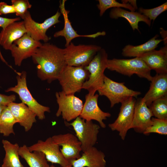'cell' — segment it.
<instances>
[{"label":"cell","instance_id":"52a82bcc","mask_svg":"<svg viewBox=\"0 0 167 167\" xmlns=\"http://www.w3.org/2000/svg\"><path fill=\"white\" fill-rule=\"evenodd\" d=\"M97 91L99 95L105 96L109 99L111 108L128 98L137 97L141 94L140 92L128 88L124 85V83L116 82L105 75L102 86Z\"/></svg>","mask_w":167,"mask_h":167},{"label":"cell","instance_id":"74e56055","mask_svg":"<svg viewBox=\"0 0 167 167\" xmlns=\"http://www.w3.org/2000/svg\"><path fill=\"white\" fill-rule=\"evenodd\" d=\"M7 106L0 105V117L4 109Z\"/></svg>","mask_w":167,"mask_h":167},{"label":"cell","instance_id":"d4e9b609","mask_svg":"<svg viewBox=\"0 0 167 167\" xmlns=\"http://www.w3.org/2000/svg\"><path fill=\"white\" fill-rule=\"evenodd\" d=\"M2 142L5 154L1 167H25L19 160V144L6 139H2Z\"/></svg>","mask_w":167,"mask_h":167},{"label":"cell","instance_id":"ac0fdd59","mask_svg":"<svg viewBox=\"0 0 167 167\" xmlns=\"http://www.w3.org/2000/svg\"><path fill=\"white\" fill-rule=\"evenodd\" d=\"M152 113L142 98L135 102L134 114L130 129H133L139 133H142L152 123Z\"/></svg>","mask_w":167,"mask_h":167},{"label":"cell","instance_id":"e0dca14e","mask_svg":"<svg viewBox=\"0 0 167 167\" xmlns=\"http://www.w3.org/2000/svg\"><path fill=\"white\" fill-rule=\"evenodd\" d=\"M149 69L158 74H167V45L159 50H153L139 56Z\"/></svg>","mask_w":167,"mask_h":167},{"label":"cell","instance_id":"5b68a950","mask_svg":"<svg viewBox=\"0 0 167 167\" xmlns=\"http://www.w3.org/2000/svg\"><path fill=\"white\" fill-rule=\"evenodd\" d=\"M26 77L25 71L17 73V85L7 88L5 92H13L16 93L22 102L32 110L39 119L43 120L45 118V113L50 112V108L40 104L33 97L27 87Z\"/></svg>","mask_w":167,"mask_h":167},{"label":"cell","instance_id":"44dd1931","mask_svg":"<svg viewBox=\"0 0 167 167\" xmlns=\"http://www.w3.org/2000/svg\"><path fill=\"white\" fill-rule=\"evenodd\" d=\"M151 82L149 90L142 98L148 107L155 100L167 96V74H156Z\"/></svg>","mask_w":167,"mask_h":167},{"label":"cell","instance_id":"d6a6232c","mask_svg":"<svg viewBox=\"0 0 167 167\" xmlns=\"http://www.w3.org/2000/svg\"><path fill=\"white\" fill-rule=\"evenodd\" d=\"M13 13H15V11L12 5H8L3 2H0V15Z\"/></svg>","mask_w":167,"mask_h":167},{"label":"cell","instance_id":"8992f818","mask_svg":"<svg viewBox=\"0 0 167 167\" xmlns=\"http://www.w3.org/2000/svg\"><path fill=\"white\" fill-rule=\"evenodd\" d=\"M97 45H75L71 42L64 49L66 65L74 66H87L101 49Z\"/></svg>","mask_w":167,"mask_h":167},{"label":"cell","instance_id":"603a6c76","mask_svg":"<svg viewBox=\"0 0 167 167\" xmlns=\"http://www.w3.org/2000/svg\"><path fill=\"white\" fill-rule=\"evenodd\" d=\"M109 16L112 19H117L120 17L126 19L133 31L137 30L139 32V22H144L149 27L151 25V21L139 12L128 11L122 8H113L109 13Z\"/></svg>","mask_w":167,"mask_h":167},{"label":"cell","instance_id":"f35d334b","mask_svg":"<svg viewBox=\"0 0 167 167\" xmlns=\"http://www.w3.org/2000/svg\"><path fill=\"white\" fill-rule=\"evenodd\" d=\"M49 167H55V166L53 165H51L49 166ZM61 167H72V165L71 164H70L66 166Z\"/></svg>","mask_w":167,"mask_h":167},{"label":"cell","instance_id":"3957f363","mask_svg":"<svg viewBox=\"0 0 167 167\" xmlns=\"http://www.w3.org/2000/svg\"><path fill=\"white\" fill-rule=\"evenodd\" d=\"M107 68L129 77L136 74L150 81L153 78L151 74V70L144 62L139 57L128 59H108Z\"/></svg>","mask_w":167,"mask_h":167},{"label":"cell","instance_id":"277c9868","mask_svg":"<svg viewBox=\"0 0 167 167\" xmlns=\"http://www.w3.org/2000/svg\"><path fill=\"white\" fill-rule=\"evenodd\" d=\"M89 75V73L85 66L66 65L58 79L61 86L62 91L66 94H74L80 91Z\"/></svg>","mask_w":167,"mask_h":167},{"label":"cell","instance_id":"8d00e7d4","mask_svg":"<svg viewBox=\"0 0 167 167\" xmlns=\"http://www.w3.org/2000/svg\"><path fill=\"white\" fill-rule=\"evenodd\" d=\"M160 30V33L163 38L162 40L164 42V44L165 45H167V31L162 28H161Z\"/></svg>","mask_w":167,"mask_h":167},{"label":"cell","instance_id":"1f68e13d","mask_svg":"<svg viewBox=\"0 0 167 167\" xmlns=\"http://www.w3.org/2000/svg\"><path fill=\"white\" fill-rule=\"evenodd\" d=\"M11 2L15 10L16 15L23 19H24L28 9L32 7V5L27 0H12Z\"/></svg>","mask_w":167,"mask_h":167},{"label":"cell","instance_id":"836d02e7","mask_svg":"<svg viewBox=\"0 0 167 167\" xmlns=\"http://www.w3.org/2000/svg\"><path fill=\"white\" fill-rule=\"evenodd\" d=\"M16 98L15 95L8 96L0 94V105L7 106L10 103L15 101Z\"/></svg>","mask_w":167,"mask_h":167},{"label":"cell","instance_id":"83f0119b","mask_svg":"<svg viewBox=\"0 0 167 167\" xmlns=\"http://www.w3.org/2000/svg\"><path fill=\"white\" fill-rule=\"evenodd\" d=\"M149 108L156 118L167 119V96L155 100Z\"/></svg>","mask_w":167,"mask_h":167},{"label":"cell","instance_id":"9c48e42d","mask_svg":"<svg viewBox=\"0 0 167 167\" xmlns=\"http://www.w3.org/2000/svg\"><path fill=\"white\" fill-rule=\"evenodd\" d=\"M58 108L56 115H61L66 122H69L79 116L83 104L82 100L74 94L67 95L62 91L55 93Z\"/></svg>","mask_w":167,"mask_h":167},{"label":"cell","instance_id":"d6986e66","mask_svg":"<svg viewBox=\"0 0 167 167\" xmlns=\"http://www.w3.org/2000/svg\"><path fill=\"white\" fill-rule=\"evenodd\" d=\"M78 159L70 162L72 167H106L104 153L94 146L84 152Z\"/></svg>","mask_w":167,"mask_h":167},{"label":"cell","instance_id":"e575fe53","mask_svg":"<svg viewBox=\"0 0 167 167\" xmlns=\"http://www.w3.org/2000/svg\"><path fill=\"white\" fill-rule=\"evenodd\" d=\"M21 19L19 17L8 18L0 17V27L4 29L8 24L15 22L19 21Z\"/></svg>","mask_w":167,"mask_h":167},{"label":"cell","instance_id":"9a60e30c","mask_svg":"<svg viewBox=\"0 0 167 167\" xmlns=\"http://www.w3.org/2000/svg\"><path fill=\"white\" fill-rule=\"evenodd\" d=\"M99 95L97 94L91 95L88 93L85 96V100L80 117L86 121L95 120L99 124L102 128H105L106 125L103 121L111 116L110 113L104 112L98 105Z\"/></svg>","mask_w":167,"mask_h":167},{"label":"cell","instance_id":"cb8c5ba5","mask_svg":"<svg viewBox=\"0 0 167 167\" xmlns=\"http://www.w3.org/2000/svg\"><path fill=\"white\" fill-rule=\"evenodd\" d=\"M156 34L145 43L138 45H128L122 49V54L125 57H137L141 55L155 49L158 44L163 41L162 39H158Z\"/></svg>","mask_w":167,"mask_h":167},{"label":"cell","instance_id":"2e32d148","mask_svg":"<svg viewBox=\"0 0 167 167\" xmlns=\"http://www.w3.org/2000/svg\"><path fill=\"white\" fill-rule=\"evenodd\" d=\"M66 0H62L60 2L59 8L61 13L62 14L64 19V27L62 29L55 32L54 36L58 37L62 36L66 40L65 47L68 46L71 41L78 37H83L95 38L100 36H104L106 34L105 31L98 32L89 35H79L72 27L68 18L69 11L67 10L65 8V3Z\"/></svg>","mask_w":167,"mask_h":167},{"label":"cell","instance_id":"4dcf8cb0","mask_svg":"<svg viewBox=\"0 0 167 167\" xmlns=\"http://www.w3.org/2000/svg\"><path fill=\"white\" fill-rule=\"evenodd\" d=\"M167 10V2L156 7L145 9L142 7L138 8V12L147 17L150 21H154L160 14Z\"/></svg>","mask_w":167,"mask_h":167},{"label":"cell","instance_id":"ffe728a7","mask_svg":"<svg viewBox=\"0 0 167 167\" xmlns=\"http://www.w3.org/2000/svg\"><path fill=\"white\" fill-rule=\"evenodd\" d=\"M7 106L10 109L17 123L24 128L26 132L29 131L33 123L36 121V114L22 102H12Z\"/></svg>","mask_w":167,"mask_h":167},{"label":"cell","instance_id":"7a4b0ae2","mask_svg":"<svg viewBox=\"0 0 167 167\" xmlns=\"http://www.w3.org/2000/svg\"><path fill=\"white\" fill-rule=\"evenodd\" d=\"M108 59L106 51L101 48L89 64L85 66L89 75L88 80L84 84L82 89L87 90L89 94L94 95L102 86L105 76L104 72L107 68Z\"/></svg>","mask_w":167,"mask_h":167},{"label":"cell","instance_id":"7402d4cb","mask_svg":"<svg viewBox=\"0 0 167 167\" xmlns=\"http://www.w3.org/2000/svg\"><path fill=\"white\" fill-rule=\"evenodd\" d=\"M26 33L23 21L8 24L0 32V45L6 50H10L13 42Z\"/></svg>","mask_w":167,"mask_h":167},{"label":"cell","instance_id":"484cf974","mask_svg":"<svg viewBox=\"0 0 167 167\" xmlns=\"http://www.w3.org/2000/svg\"><path fill=\"white\" fill-rule=\"evenodd\" d=\"M19 154L30 167H49L44 153L38 151L31 152L26 145L19 147Z\"/></svg>","mask_w":167,"mask_h":167},{"label":"cell","instance_id":"7c38bea8","mask_svg":"<svg viewBox=\"0 0 167 167\" xmlns=\"http://www.w3.org/2000/svg\"><path fill=\"white\" fill-rule=\"evenodd\" d=\"M42 44L40 41L32 39L27 33L14 41L10 50L15 65L20 66L23 61L32 57Z\"/></svg>","mask_w":167,"mask_h":167},{"label":"cell","instance_id":"ba28073f","mask_svg":"<svg viewBox=\"0 0 167 167\" xmlns=\"http://www.w3.org/2000/svg\"><path fill=\"white\" fill-rule=\"evenodd\" d=\"M66 123L73 127L76 136L81 143L83 152L94 146L97 141L100 128L99 125L93 123L92 121H86L80 116L71 123Z\"/></svg>","mask_w":167,"mask_h":167},{"label":"cell","instance_id":"5bb4252c","mask_svg":"<svg viewBox=\"0 0 167 167\" xmlns=\"http://www.w3.org/2000/svg\"><path fill=\"white\" fill-rule=\"evenodd\" d=\"M51 137L55 143L62 147L60 151L64 157L70 162L80 157L81 143L76 136L67 133L54 135Z\"/></svg>","mask_w":167,"mask_h":167},{"label":"cell","instance_id":"d590c367","mask_svg":"<svg viewBox=\"0 0 167 167\" xmlns=\"http://www.w3.org/2000/svg\"><path fill=\"white\" fill-rule=\"evenodd\" d=\"M122 3L126 4L128 3L132 6L135 10L138 9V7L137 5L136 0H122Z\"/></svg>","mask_w":167,"mask_h":167},{"label":"cell","instance_id":"4316f807","mask_svg":"<svg viewBox=\"0 0 167 167\" xmlns=\"http://www.w3.org/2000/svg\"><path fill=\"white\" fill-rule=\"evenodd\" d=\"M17 122L10 109L7 106L0 117V133L4 136L15 134L13 127Z\"/></svg>","mask_w":167,"mask_h":167},{"label":"cell","instance_id":"30bf717a","mask_svg":"<svg viewBox=\"0 0 167 167\" xmlns=\"http://www.w3.org/2000/svg\"><path fill=\"white\" fill-rule=\"evenodd\" d=\"M61 14V13L58 11L54 15L45 19L43 22L39 23L33 19L28 11L23 19L26 33L35 40H41L45 43L47 42L50 38L46 35V32L50 27L60 22L59 19Z\"/></svg>","mask_w":167,"mask_h":167},{"label":"cell","instance_id":"8fae6325","mask_svg":"<svg viewBox=\"0 0 167 167\" xmlns=\"http://www.w3.org/2000/svg\"><path fill=\"white\" fill-rule=\"evenodd\" d=\"M136 101L134 97L126 99L121 103L118 116L115 121L108 125L112 131H117L124 140L132 123Z\"/></svg>","mask_w":167,"mask_h":167},{"label":"cell","instance_id":"6da1fadb","mask_svg":"<svg viewBox=\"0 0 167 167\" xmlns=\"http://www.w3.org/2000/svg\"><path fill=\"white\" fill-rule=\"evenodd\" d=\"M32 57L37 65L38 77L49 83L58 79L66 65L63 49L48 42L42 44Z\"/></svg>","mask_w":167,"mask_h":167},{"label":"cell","instance_id":"f1b7e54d","mask_svg":"<svg viewBox=\"0 0 167 167\" xmlns=\"http://www.w3.org/2000/svg\"><path fill=\"white\" fill-rule=\"evenodd\" d=\"M97 6L100 10V15L101 16L108 9L113 8H124L130 11H135L134 8L128 3H120L116 0H98Z\"/></svg>","mask_w":167,"mask_h":167},{"label":"cell","instance_id":"f546056e","mask_svg":"<svg viewBox=\"0 0 167 167\" xmlns=\"http://www.w3.org/2000/svg\"><path fill=\"white\" fill-rule=\"evenodd\" d=\"M152 125L143 133L145 135L151 133H156L160 135H167V119H162L152 118Z\"/></svg>","mask_w":167,"mask_h":167},{"label":"cell","instance_id":"4fadbf2b","mask_svg":"<svg viewBox=\"0 0 167 167\" xmlns=\"http://www.w3.org/2000/svg\"><path fill=\"white\" fill-rule=\"evenodd\" d=\"M31 152L38 151L42 152L48 161L64 167L71 164L62 155L60 146L55 143L51 137L45 140H38L35 143L28 147Z\"/></svg>","mask_w":167,"mask_h":167}]
</instances>
